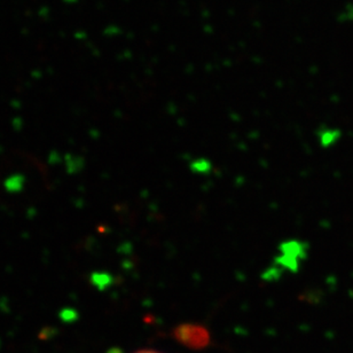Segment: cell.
Wrapping results in <instances>:
<instances>
[{"label": "cell", "mask_w": 353, "mask_h": 353, "mask_svg": "<svg viewBox=\"0 0 353 353\" xmlns=\"http://www.w3.org/2000/svg\"><path fill=\"white\" fill-rule=\"evenodd\" d=\"M176 343L192 351L207 349L211 344L210 330L201 323H180L172 330Z\"/></svg>", "instance_id": "6da1fadb"}, {"label": "cell", "mask_w": 353, "mask_h": 353, "mask_svg": "<svg viewBox=\"0 0 353 353\" xmlns=\"http://www.w3.org/2000/svg\"><path fill=\"white\" fill-rule=\"evenodd\" d=\"M134 353H162V352H160V351L152 350V349H145V350L137 351V352H134Z\"/></svg>", "instance_id": "7a4b0ae2"}]
</instances>
